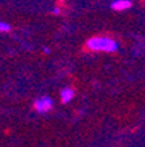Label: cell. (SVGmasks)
<instances>
[{"label": "cell", "mask_w": 145, "mask_h": 147, "mask_svg": "<svg viewBox=\"0 0 145 147\" xmlns=\"http://www.w3.org/2000/svg\"><path fill=\"white\" fill-rule=\"evenodd\" d=\"M88 47L94 51L114 53L118 50V43L109 37H93L86 42Z\"/></svg>", "instance_id": "1"}, {"label": "cell", "mask_w": 145, "mask_h": 147, "mask_svg": "<svg viewBox=\"0 0 145 147\" xmlns=\"http://www.w3.org/2000/svg\"><path fill=\"white\" fill-rule=\"evenodd\" d=\"M9 30H11V26H9V24L0 21V32H9Z\"/></svg>", "instance_id": "5"}, {"label": "cell", "mask_w": 145, "mask_h": 147, "mask_svg": "<svg viewBox=\"0 0 145 147\" xmlns=\"http://www.w3.org/2000/svg\"><path fill=\"white\" fill-rule=\"evenodd\" d=\"M131 7V1L130 0H116L111 4V8L114 11H124V9H128Z\"/></svg>", "instance_id": "3"}, {"label": "cell", "mask_w": 145, "mask_h": 147, "mask_svg": "<svg viewBox=\"0 0 145 147\" xmlns=\"http://www.w3.org/2000/svg\"><path fill=\"white\" fill-rule=\"evenodd\" d=\"M60 96H61V101H63L64 104H67V102H69V101L73 98V96H75V91H73L72 88L65 87L64 89H61Z\"/></svg>", "instance_id": "4"}, {"label": "cell", "mask_w": 145, "mask_h": 147, "mask_svg": "<svg viewBox=\"0 0 145 147\" xmlns=\"http://www.w3.org/2000/svg\"><path fill=\"white\" fill-rule=\"evenodd\" d=\"M52 105H54L52 100L50 97H47V96H45L42 98H38L34 102V107H35V110L38 113H46V112H48L52 108Z\"/></svg>", "instance_id": "2"}]
</instances>
